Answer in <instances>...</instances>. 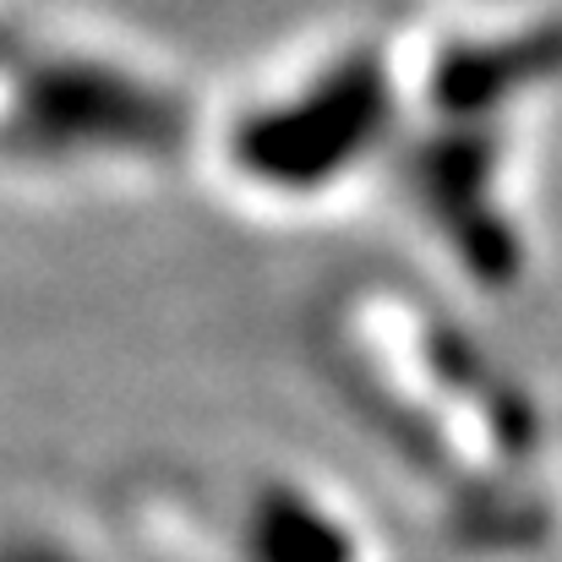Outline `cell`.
<instances>
[{
    "label": "cell",
    "instance_id": "1",
    "mask_svg": "<svg viewBox=\"0 0 562 562\" xmlns=\"http://www.w3.org/2000/svg\"><path fill=\"white\" fill-rule=\"evenodd\" d=\"M409 121V60L376 38H334L251 82L202 137L224 187L301 213L387 176Z\"/></svg>",
    "mask_w": 562,
    "mask_h": 562
},
{
    "label": "cell",
    "instance_id": "2",
    "mask_svg": "<svg viewBox=\"0 0 562 562\" xmlns=\"http://www.w3.org/2000/svg\"><path fill=\"white\" fill-rule=\"evenodd\" d=\"M323 345L345 404L420 470L464 475L475 453H492L508 470L536 459V420L519 382L497 372L459 323L431 317L420 301L367 290L334 312Z\"/></svg>",
    "mask_w": 562,
    "mask_h": 562
},
{
    "label": "cell",
    "instance_id": "3",
    "mask_svg": "<svg viewBox=\"0 0 562 562\" xmlns=\"http://www.w3.org/2000/svg\"><path fill=\"white\" fill-rule=\"evenodd\" d=\"M207 126L187 88L143 55L66 27L11 22L5 159L49 187L165 176L202 148Z\"/></svg>",
    "mask_w": 562,
    "mask_h": 562
},
{
    "label": "cell",
    "instance_id": "4",
    "mask_svg": "<svg viewBox=\"0 0 562 562\" xmlns=\"http://www.w3.org/2000/svg\"><path fill=\"white\" fill-rule=\"evenodd\" d=\"M475 11H536V5H552V0H470Z\"/></svg>",
    "mask_w": 562,
    "mask_h": 562
}]
</instances>
